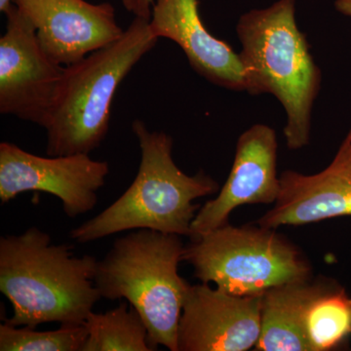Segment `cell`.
<instances>
[{
	"instance_id": "obj_1",
	"label": "cell",
	"mask_w": 351,
	"mask_h": 351,
	"mask_svg": "<svg viewBox=\"0 0 351 351\" xmlns=\"http://www.w3.org/2000/svg\"><path fill=\"white\" fill-rule=\"evenodd\" d=\"M99 261L77 257L73 247L53 244L36 226L0 239V291L12 304L5 322L36 329L40 324L83 325L101 299L95 285Z\"/></svg>"
},
{
	"instance_id": "obj_2",
	"label": "cell",
	"mask_w": 351,
	"mask_h": 351,
	"mask_svg": "<svg viewBox=\"0 0 351 351\" xmlns=\"http://www.w3.org/2000/svg\"><path fill=\"white\" fill-rule=\"evenodd\" d=\"M237 32L246 92L276 97L286 114L287 147L292 151L306 147L322 73L298 25L295 0H277L248 11L239 18Z\"/></svg>"
},
{
	"instance_id": "obj_3",
	"label": "cell",
	"mask_w": 351,
	"mask_h": 351,
	"mask_svg": "<svg viewBox=\"0 0 351 351\" xmlns=\"http://www.w3.org/2000/svg\"><path fill=\"white\" fill-rule=\"evenodd\" d=\"M132 130L142 154L137 176L119 199L71 230V239L80 243L136 230L189 237L200 209L193 201L219 191L218 182L202 171L189 176L178 167L171 136L149 131L140 119L133 122Z\"/></svg>"
},
{
	"instance_id": "obj_4",
	"label": "cell",
	"mask_w": 351,
	"mask_h": 351,
	"mask_svg": "<svg viewBox=\"0 0 351 351\" xmlns=\"http://www.w3.org/2000/svg\"><path fill=\"white\" fill-rule=\"evenodd\" d=\"M157 41L149 20L135 17L117 41L64 66L44 126L48 156L90 154L103 143L119 85Z\"/></svg>"
},
{
	"instance_id": "obj_5",
	"label": "cell",
	"mask_w": 351,
	"mask_h": 351,
	"mask_svg": "<svg viewBox=\"0 0 351 351\" xmlns=\"http://www.w3.org/2000/svg\"><path fill=\"white\" fill-rule=\"evenodd\" d=\"M181 237L132 230L113 242L97 265L95 285L108 301L124 300L142 316L154 350H178V330L188 282L179 274Z\"/></svg>"
},
{
	"instance_id": "obj_6",
	"label": "cell",
	"mask_w": 351,
	"mask_h": 351,
	"mask_svg": "<svg viewBox=\"0 0 351 351\" xmlns=\"http://www.w3.org/2000/svg\"><path fill=\"white\" fill-rule=\"evenodd\" d=\"M274 230L226 223L191 240L182 262L193 267L201 282L237 295H263L281 284L311 278L308 261Z\"/></svg>"
},
{
	"instance_id": "obj_7",
	"label": "cell",
	"mask_w": 351,
	"mask_h": 351,
	"mask_svg": "<svg viewBox=\"0 0 351 351\" xmlns=\"http://www.w3.org/2000/svg\"><path fill=\"white\" fill-rule=\"evenodd\" d=\"M110 173L107 161L90 154L43 157L12 143L0 144V201L2 204L27 191L56 196L69 218L92 211L98 191Z\"/></svg>"
},
{
	"instance_id": "obj_8",
	"label": "cell",
	"mask_w": 351,
	"mask_h": 351,
	"mask_svg": "<svg viewBox=\"0 0 351 351\" xmlns=\"http://www.w3.org/2000/svg\"><path fill=\"white\" fill-rule=\"evenodd\" d=\"M0 38V112L45 126L64 66L41 47L29 19L13 4Z\"/></svg>"
},
{
	"instance_id": "obj_9",
	"label": "cell",
	"mask_w": 351,
	"mask_h": 351,
	"mask_svg": "<svg viewBox=\"0 0 351 351\" xmlns=\"http://www.w3.org/2000/svg\"><path fill=\"white\" fill-rule=\"evenodd\" d=\"M262 295H232L206 283H189L178 330V350L255 348L261 334Z\"/></svg>"
},
{
	"instance_id": "obj_10",
	"label": "cell",
	"mask_w": 351,
	"mask_h": 351,
	"mask_svg": "<svg viewBox=\"0 0 351 351\" xmlns=\"http://www.w3.org/2000/svg\"><path fill=\"white\" fill-rule=\"evenodd\" d=\"M277 149L276 131L265 124H255L240 135L228 180L218 196L198 210L191 223V240L228 223L237 208L276 202L280 191Z\"/></svg>"
},
{
	"instance_id": "obj_11",
	"label": "cell",
	"mask_w": 351,
	"mask_h": 351,
	"mask_svg": "<svg viewBox=\"0 0 351 351\" xmlns=\"http://www.w3.org/2000/svg\"><path fill=\"white\" fill-rule=\"evenodd\" d=\"M14 4L34 25L41 47L58 64L77 63L121 38L110 3L85 0H15Z\"/></svg>"
},
{
	"instance_id": "obj_12",
	"label": "cell",
	"mask_w": 351,
	"mask_h": 351,
	"mask_svg": "<svg viewBox=\"0 0 351 351\" xmlns=\"http://www.w3.org/2000/svg\"><path fill=\"white\" fill-rule=\"evenodd\" d=\"M274 204L258 226L276 230L351 216V129L324 170L313 175L283 172Z\"/></svg>"
},
{
	"instance_id": "obj_13",
	"label": "cell",
	"mask_w": 351,
	"mask_h": 351,
	"mask_svg": "<svg viewBox=\"0 0 351 351\" xmlns=\"http://www.w3.org/2000/svg\"><path fill=\"white\" fill-rule=\"evenodd\" d=\"M149 27L157 38L178 44L191 68L208 82L232 91H246L240 55L208 31L198 0H156Z\"/></svg>"
},
{
	"instance_id": "obj_14",
	"label": "cell",
	"mask_w": 351,
	"mask_h": 351,
	"mask_svg": "<svg viewBox=\"0 0 351 351\" xmlns=\"http://www.w3.org/2000/svg\"><path fill=\"white\" fill-rule=\"evenodd\" d=\"M318 285L309 278L281 284L263 293L260 338L254 350L309 351L304 332V313Z\"/></svg>"
},
{
	"instance_id": "obj_15",
	"label": "cell",
	"mask_w": 351,
	"mask_h": 351,
	"mask_svg": "<svg viewBox=\"0 0 351 351\" xmlns=\"http://www.w3.org/2000/svg\"><path fill=\"white\" fill-rule=\"evenodd\" d=\"M304 332L309 351H329L351 335V297L339 286L320 284L307 302Z\"/></svg>"
},
{
	"instance_id": "obj_16",
	"label": "cell",
	"mask_w": 351,
	"mask_h": 351,
	"mask_svg": "<svg viewBox=\"0 0 351 351\" xmlns=\"http://www.w3.org/2000/svg\"><path fill=\"white\" fill-rule=\"evenodd\" d=\"M88 336L82 351H152L149 330L140 313L129 304L106 313L88 316Z\"/></svg>"
},
{
	"instance_id": "obj_17",
	"label": "cell",
	"mask_w": 351,
	"mask_h": 351,
	"mask_svg": "<svg viewBox=\"0 0 351 351\" xmlns=\"http://www.w3.org/2000/svg\"><path fill=\"white\" fill-rule=\"evenodd\" d=\"M88 329L83 325H61L53 331H36L29 327L0 325L1 351H82Z\"/></svg>"
},
{
	"instance_id": "obj_18",
	"label": "cell",
	"mask_w": 351,
	"mask_h": 351,
	"mask_svg": "<svg viewBox=\"0 0 351 351\" xmlns=\"http://www.w3.org/2000/svg\"><path fill=\"white\" fill-rule=\"evenodd\" d=\"M156 0H122L123 5L128 12L134 14L135 17L143 19H151L152 6Z\"/></svg>"
},
{
	"instance_id": "obj_19",
	"label": "cell",
	"mask_w": 351,
	"mask_h": 351,
	"mask_svg": "<svg viewBox=\"0 0 351 351\" xmlns=\"http://www.w3.org/2000/svg\"><path fill=\"white\" fill-rule=\"evenodd\" d=\"M335 8L338 12L351 18V0H336Z\"/></svg>"
},
{
	"instance_id": "obj_20",
	"label": "cell",
	"mask_w": 351,
	"mask_h": 351,
	"mask_svg": "<svg viewBox=\"0 0 351 351\" xmlns=\"http://www.w3.org/2000/svg\"><path fill=\"white\" fill-rule=\"evenodd\" d=\"M14 1L15 0H0V11L2 13H5L13 5Z\"/></svg>"
}]
</instances>
